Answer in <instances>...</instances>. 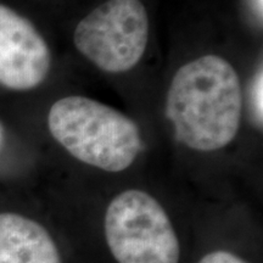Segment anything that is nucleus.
<instances>
[{"label":"nucleus","instance_id":"6e6552de","mask_svg":"<svg viewBox=\"0 0 263 263\" xmlns=\"http://www.w3.org/2000/svg\"><path fill=\"white\" fill-rule=\"evenodd\" d=\"M199 263H248L228 251H215L200 259Z\"/></svg>","mask_w":263,"mask_h":263},{"label":"nucleus","instance_id":"20e7f679","mask_svg":"<svg viewBox=\"0 0 263 263\" xmlns=\"http://www.w3.org/2000/svg\"><path fill=\"white\" fill-rule=\"evenodd\" d=\"M149 35V15L140 0H107L81 20L73 43L101 71L123 73L143 59Z\"/></svg>","mask_w":263,"mask_h":263},{"label":"nucleus","instance_id":"f03ea898","mask_svg":"<svg viewBox=\"0 0 263 263\" xmlns=\"http://www.w3.org/2000/svg\"><path fill=\"white\" fill-rule=\"evenodd\" d=\"M48 128L74 159L106 172L127 170L143 147L140 129L132 118L81 95L55 101L48 114Z\"/></svg>","mask_w":263,"mask_h":263},{"label":"nucleus","instance_id":"7ed1b4c3","mask_svg":"<svg viewBox=\"0 0 263 263\" xmlns=\"http://www.w3.org/2000/svg\"><path fill=\"white\" fill-rule=\"evenodd\" d=\"M105 236L118 263L179 262V241L168 215L141 190H126L110 202Z\"/></svg>","mask_w":263,"mask_h":263},{"label":"nucleus","instance_id":"423d86ee","mask_svg":"<svg viewBox=\"0 0 263 263\" xmlns=\"http://www.w3.org/2000/svg\"><path fill=\"white\" fill-rule=\"evenodd\" d=\"M0 263H62L50 232L37 219L0 211Z\"/></svg>","mask_w":263,"mask_h":263},{"label":"nucleus","instance_id":"1a4fd4ad","mask_svg":"<svg viewBox=\"0 0 263 263\" xmlns=\"http://www.w3.org/2000/svg\"><path fill=\"white\" fill-rule=\"evenodd\" d=\"M252 4H254V9L256 14L259 16V18L262 20V11H263V0H252Z\"/></svg>","mask_w":263,"mask_h":263},{"label":"nucleus","instance_id":"f257e3e1","mask_svg":"<svg viewBox=\"0 0 263 263\" xmlns=\"http://www.w3.org/2000/svg\"><path fill=\"white\" fill-rule=\"evenodd\" d=\"M241 115L240 78L226 59L203 55L176 72L166 116L179 143L196 151L223 149L238 136Z\"/></svg>","mask_w":263,"mask_h":263},{"label":"nucleus","instance_id":"9d476101","mask_svg":"<svg viewBox=\"0 0 263 263\" xmlns=\"http://www.w3.org/2000/svg\"><path fill=\"white\" fill-rule=\"evenodd\" d=\"M5 139H6V134H5V128L3 126L2 121H0V153H2L3 147L5 145Z\"/></svg>","mask_w":263,"mask_h":263},{"label":"nucleus","instance_id":"39448f33","mask_svg":"<svg viewBox=\"0 0 263 263\" xmlns=\"http://www.w3.org/2000/svg\"><path fill=\"white\" fill-rule=\"evenodd\" d=\"M52 57L35 26L15 10L0 4V87L28 91L44 83Z\"/></svg>","mask_w":263,"mask_h":263},{"label":"nucleus","instance_id":"0eeeda50","mask_svg":"<svg viewBox=\"0 0 263 263\" xmlns=\"http://www.w3.org/2000/svg\"><path fill=\"white\" fill-rule=\"evenodd\" d=\"M263 74L262 70H259L255 76L254 83L251 88V103L256 120L259 124H262L263 120Z\"/></svg>","mask_w":263,"mask_h":263}]
</instances>
